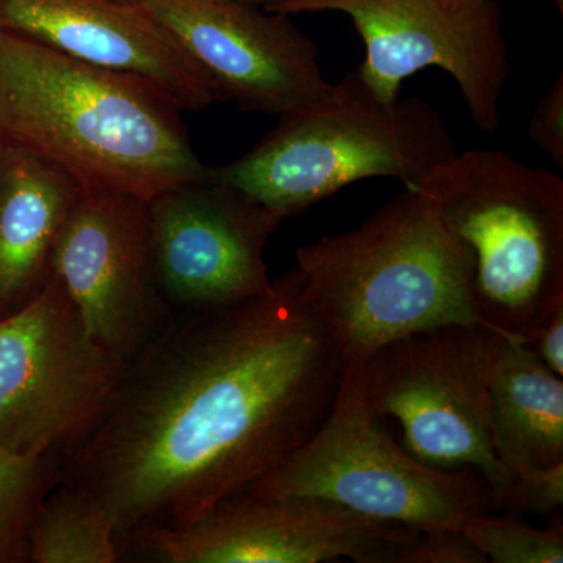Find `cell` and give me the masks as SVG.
Returning <instances> with one entry per match:
<instances>
[{"mask_svg": "<svg viewBox=\"0 0 563 563\" xmlns=\"http://www.w3.org/2000/svg\"><path fill=\"white\" fill-rule=\"evenodd\" d=\"M344 372L335 340L292 273L251 301L174 312L124 366L62 484L109 515L120 544L190 523L302 446Z\"/></svg>", "mask_w": 563, "mask_h": 563, "instance_id": "1", "label": "cell"}, {"mask_svg": "<svg viewBox=\"0 0 563 563\" xmlns=\"http://www.w3.org/2000/svg\"><path fill=\"white\" fill-rule=\"evenodd\" d=\"M179 111L143 81L0 29V141L60 166L87 190L147 202L207 177Z\"/></svg>", "mask_w": 563, "mask_h": 563, "instance_id": "2", "label": "cell"}, {"mask_svg": "<svg viewBox=\"0 0 563 563\" xmlns=\"http://www.w3.org/2000/svg\"><path fill=\"white\" fill-rule=\"evenodd\" d=\"M291 273L344 363L366 365L410 333L484 324L465 251L420 192L407 188L358 228L299 247Z\"/></svg>", "mask_w": 563, "mask_h": 563, "instance_id": "3", "label": "cell"}, {"mask_svg": "<svg viewBox=\"0 0 563 563\" xmlns=\"http://www.w3.org/2000/svg\"><path fill=\"white\" fill-rule=\"evenodd\" d=\"M279 118L243 157L209 166L207 176L284 220L363 179L390 177L413 190L459 152L432 106L420 98L384 101L358 68L318 101Z\"/></svg>", "mask_w": 563, "mask_h": 563, "instance_id": "4", "label": "cell"}, {"mask_svg": "<svg viewBox=\"0 0 563 563\" xmlns=\"http://www.w3.org/2000/svg\"><path fill=\"white\" fill-rule=\"evenodd\" d=\"M461 243L477 314L526 342L563 309V180L503 151L457 152L413 188Z\"/></svg>", "mask_w": 563, "mask_h": 563, "instance_id": "5", "label": "cell"}, {"mask_svg": "<svg viewBox=\"0 0 563 563\" xmlns=\"http://www.w3.org/2000/svg\"><path fill=\"white\" fill-rule=\"evenodd\" d=\"M244 492L262 499H325L420 531H459L465 518L501 512L498 493L476 470L432 468L393 442L366 399L365 365L355 363H344L320 428Z\"/></svg>", "mask_w": 563, "mask_h": 563, "instance_id": "6", "label": "cell"}, {"mask_svg": "<svg viewBox=\"0 0 563 563\" xmlns=\"http://www.w3.org/2000/svg\"><path fill=\"white\" fill-rule=\"evenodd\" d=\"M507 336L484 324H444L385 344L366 362V399L402 428L404 450L437 470L473 468L499 499L509 476L493 448L488 388Z\"/></svg>", "mask_w": 563, "mask_h": 563, "instance_id": "7", "label": "cell"}, {"mask_svg": "<svg viewBox=\"0 0 563 563\" xmlns=\"http://www.w3.org/2000/svg\"><path fill=\"white\" fill-rule=\"evenodd\" d=\"M124 363L92 340L54 274L0 318V448L65 461L110 401Z\"/></svg>", "mask_w": 563, "mask_h": 563, "instance_id": "8", "label": "cell"}, {"mask_svg": "<svg viewBox=\"0 0 563 563\" xmlns=\"http://www.w3.org/2000/svg\"><path fill=\"white\" fill-rule=\"evenodd\" d=\"M265 10L346 14L365 44L358 70L380 99L395 101L404 80L440 68L461 88L477 128L498 131L510 62L495 0H284Z\"/></svg>", "mask_w": 563, "mask_h": 563, "instance_id": "9", "label": "cell"}, {"mask_svg": "<svg viewBox=\"0 0 563 563\" xmlns=\"http://www.w3.org/2000/svg\"><path fill=\"white\" fill-rule=\"evenodd\" d=\"M418 532L325 499L240 492L190 523L135 533L121 551L162 563H390Z\"/></svg>", "mask_w": 563, "mask_h": 563, "instance_id": "10", "label": "cell"}, {"mask_svg": "<svg viewBox=\"0 0 563 563\" xmlns=\"http://www.w3.org/2000/svg\"><path fill=\"white\" fill-rule=\"evenodd\" d=\"M282 221L246 192L209 176L147 201L152 265L169 309H224L269 295L274 282L263 254Z\"/></svg>", "mask_w": 563, "mask_h": 563, "instance_id": "11", "label": "cell"}, {"mask_svg": "<svg viewBox=\"0 0 563 563\" xmlns=\"http://www.w3.org/2000/svg\"><path fill=\"white\" fill-rule=\"evenodd\" d=\"M52 274L92 340L124 365L174 313L152 265L147 202L135 196L84 188L55 246Z\"/></svg>", "mask_w": 563, "mask_h": 563, "instance_id": "12", "label": "cell"}, {"mask_svg": "<svg viewBox=\"0 0 563 563\" xmlns=\"http://www.w3.org/2000/svg\"><path fill=\"white\" fill-rule=\"evenodd\" d=\"M220 102L282 117L331 90L320 51L292 24L242 0H143Z\"/></svg>", "mask_w": 563, "mask_h": 563, "instance_id": "13", "label": "cell"}, {"mask_svg": "<svg viewBox=\"0 0 563 563\" xmlns=\"http://www.w3.org/2000/svg\"><path fill=\"white\" fill-rule=\"evenodd\" d=\"M0 29L143 81L179 110L220 102L143 0H0Z\"/></svg>", "mask_w": 563, "mask_h": 563, "instance_id": "14", "label": "cell"}, {"mask_svg": "<svg viewBox=\"0 0 563 563\" xmlns=\"http://www.w3.org/2000/svg\"><path fill=\"white\" fill-rule=\"evenodd\" d=\"M81 191L60 166L0 141V318L46 287L55 246Z\"/></svg>", "mask_w": 563, "mask_h": 563, "instance_id": "15", "label": "cell"}, {"mask_svg": "<svg viewBox=\"0 0 563 563\" xmlns=\"http://www.w3.org/2000/svg\"><path fill=\"white\" fill-rule=\"evenodd\" d=\"M488 424L507 476L563 463V380L525 342L504 339L490 388Z\"/></svg>", "mask_w": 563, "mask_h": 563, "instance_id": "16", "label": "cell"}, {"mask_svg": "<svg viewBox=\"0 0 563 563\" xmlns=\"http://www.w3.org/2000/svg\"><path fill=\"white\" fill-rule=\"evenodd\" d=\"M122 558L109 515L88 493L58 484L33 520L27 563H114Z\"/></svg>", "mask_w": 563, "mask_h": 563, "instance_id": "17", "label": "cell"}, {"mask_svg": "<svg viewBox=\"0 0 563 563\" xmlns=\"http://www.w3.org/2000/svg\"><path fill=\"white\" fill-rule=\"evenodd\" d=\"M62 463L0 448V563H27L33 520L62 483Z\"/></svg>", "mask_w": 563, "mask_h": 563, "instance_id": "18", "label": "cell"}, {"mask_svg": "<svg viewBox=\"0 0 563 563\" xmlns=\"http://www.w3.org/2000/svg\"><path fill=\"white\" fill-rule=\"evenodd\" d=\"M459 531L495 563H562V528L537 529L520 521L474 515L462 521Z\"/></svg>", "mask_w": 563, "mask_h": 563, "instance_id": "19", "label": "cell"}, {"mask_svg": "<svg viewBox=\"0 0 563 563\" xmlns=\"http://www.w3.org/2000/svg\"><path fill=\"white\" fill-rule=\"evenodd\" d=\"M563 504V463L537 468L521 466L509 472V490L504 496L501 512L551 515Z\"/></svg>", "mask_w": 563, "mask_h": 563, "instance_id": "20", "label": "cell"}, {"mask_svg": "<svg viewBox=\"0 0 563 563\" xmlns=\"http://www.w3.org/2000/svg\"><path fill=\"white\" fill-rule=\"evenodd\" d=\"M487 558L457 529L420 531L402 547L391 563H485Z\"/></svg>", "mask_w": 563, "mask_h": 563, "instance_id": "21", "label": "cell"}, {"mask_svg": "<svg viewBox=\"0 0 563 563\" xmlns=\"http://www.w3.org/2000/svg\"><path fill=\"white\" fill-rule=\"evenodd\" d=\"M529 136L553 161L563 168V76L533 110Z\"/></svg>", "mask_w": 563, "mask_h": 563, "instance_id": "22", "label": "cell"}, {"mask_svg": "<svg viewBox=\"0 0 563 563\" xmlns=\"http://www.w3.org/2000/svg\"><path fill=\"white\" fill-rule=\"evenodd\" d=\"M551 369L563 376V309L540 325L525 342Z\"/></svg>", "mask_w": 563, "mask_h": 563, "instance_id": "23", "label": "cell"}, {"mask_svg": "<svg viewBox=\"0 0 563 563\" xmlns=\"http://www.w3.org/2000/svg\"><path fill=\"white\" fill-rule=\"evenodd\" d=\"M244 3L250 5L262 7V9H268V7L276 5V3L284 2V0H242Z\"/></svg>", "mask_w": 563, "mask_h": 563, "instance_id": "24", "label": "cell"}, {"mask_svg": "<svg viewBox=\"0 0 563 563\" xmlns=\"http://www.w3.org/2000/svg\"><path fill=\"white\" fill-rule=\"evenodd\" d=\"M555 3H558L559 11H561V13H563V0H555Z\"/></svg>", "mask_w": 563, "mask_h": 563, "instance_id": "25", "label": "cell"}]
</instances>
